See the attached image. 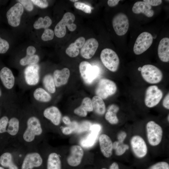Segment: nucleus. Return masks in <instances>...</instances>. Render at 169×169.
Segmentation results:
<instances>
[{"label":"nucleus","mask_w":169,"mask_h":169,"mask_svg":"<svg viewBox=\"0 0 169 169\" xmlns=\"http://www.w3.org/2000/svg\"><path fill=\"white\" fill-rule=\"evenodd\" d=\"M44 131L39 111L34 107L23 109L18 142L26 149L37 147L41 144Z\"/></svg>","instance_id":"f257e3e1"},{"label":"nucleus","mask_w":169,"mask_h":169,"mask_svg":"<svg viewBox=\"0 0 169 169\" xmlns=\"http://www.w3.org/2000/svg\"><path fill=\"white\" fill-rule=\"evenodd\" d=\"M44 163L41 144L38 146L27 149L20 166V169H36L42 167Z\"/></svg>","instance_id":"f03ea898"},{"label":"nucleus","mask_w":169,"mask_h":169,"mask_svg":"<svg viewBox=\"0 0 169 169\" xmlns=\"http://www.w3.org/2000/svg\"><path fill=\"white\" fill-rule=\"evenodd\" d=\"M75 20L74 15L69 12L66 13L56 25L54 29V33L59 38H62L65 35L67 26L69 30L74 31L76 29L77 26L74 23Z\"/></svg>","instance_id":"7ed1b4c3"},{"label":"nucleus","mask_w":169,"mask_h":169,"mask_svg":"<svg viewBox=\"0 0 169 169\" xmlns=\"http://www.w3.org/2000/svg\"><path fill=\"white\" fill-rule=\"evenodd\" d=\"M101 60L104 65L109 70L116 72L118 69L120 60L117 54L109 48L103 49L100 54Z\"/></svg>","instance_id":"20e7f679"},{"label":"nucleus","mask_w":169,"mask_h":169,"mask_svg":"<svg viewBox=\"0 0 169 169\" xmlns=\"http://www.w3.org/2000/svg\"><path fill=\"white\" fill-rule=\"evenodd\" d=\"M79 70L84 82L88 84L92 83L98 77L100 70L96 66H92L86 61L81 62L79 64Z\"/></svg>","instance_id":"39448f33"},{"label":"nucleus","mask_w":169,"mask_h":169,"mask_svg":"<svg viewBox=\"0 0 169 169\" xmlns=\"http://www.w3.org/2000/svg\"><path fill=\"white\" fill-rule=\"evenodd\" d=\"M117 90L115 83L109 79L103 78L99 81L95 92L96 95L102 99H106L115 94Z\"/></svg>","instance_id":"423d86ee"},{"label":"nucleus","mask_w":169,"mask_h":169,"mask_svg":"<svg viewBox=\"0 0 169 169\" xmlns=\"http://www.w3.org/2000/svg\"><path fill=\"white\" fill-rule=\"evenodd\" d=\"M141 73L143 79L147 82L155 84L160 82L162 79L163 74L156 67L151 64H146L141 69Z\"/></svg>","instance_id":"0eeeda50"},{"label":"nucleus","mask_w":169,"mask_h":169,"mask_svg":"<svg viewBox=\"0 0 169 169\" xmlns=\"http://www.w3.org/2000/svg\"><path fill=\"white\" fill-rule=\"evenodd\" d=\"M146 129L147 139L151 146H156L161 142L163 135L161 127L153 121H150L146 124Z\"/></svg>","instance_id":"6e6552de"},{"label":"nucleus","mask_w":169,"mask_h":169,"mask_svg":"<svg viewBox=\"0 0 169 169\" xmlns=\"http://www.w3.org/2000/svg\"><path fill=\"white\" fill-rule=\"evenodd\" d=\"M40 67L38 64L27 66L23 72V78L24 82L29 87L36 86L40 80Z\"/></svg>","instance_id":"1a4fd4ad"},{"label":"nucleus","mask_w":169,"mask_h":169,"mask_svg":"<svg viewBox=\"0 0 169 169\" xmlns=\"http://www.w3.org/2000/svg\"><path fill=\"white\" fill-rule=\"evenodd\" d=\"M153 38L150 33L144 32L137 37L134 45L133 51L136 55L140 54L146 51L151 46Z\"/></svg>","instance_id":"9d476101"},{"label":"nucleus","mask_w":169,"mask_h":169,"mask_svg":"<svg viewBox=\"0 0 169 169\" xmlns=\"http://www.w3.org/2000/svg\"><path fill=\"white\" fill-rule=\"evenodd\" d=\"M162 96V92L157 86H150L147 89L146 91L145 104L149 108L153 107L159 103Z\"/></svg>","instance_id":"9b49d317"},{"label":"nucleus","mask_w":169,"mask_h":169,"mask_svg":"<svg viewBox=\"0 0 169 169\" xmlns=\"http://www.w3.org/2000/svg\"><path fill=\"white\" fill-rule=\"evenodd\" d=\"M84 155V151L80 146H72L70 148V154L66 159L67 165L72 168H77L82 163Z\"/></svg>","instance_id":"f8f14e48"},{"label":"nucleus","mask_w":169,"mask_h":169,"mask_svg":"<svg viewBox=\"0 0 169 169\" xmlns=\"http://www.w3.org/2000/svg\"><path fill=\"white\" fill-rule=\"evenodd\" d=\"M112 24L115 31L119 36H122L126 34L129 27L127 16L121 13H117L114 17Z\"/></svg>","instance_id":"ddd939ff"},{"label":"nucleus","mask_w":169,"mask_h":169,"mask_svg":"<svg viewBox=\"0 0 169 169\" xmlns=\"http://www.w3.org/2000/svg\"><path fill=\"white\" fill-rule=\"evenodd\" d=\"M23 11V7L19 3H16L11 7L6 14L8 24L13 27L18 26L20 24L21 17Z\"/></svg>","instance_id":"4468645a"},{"label":"nucleus","mask_w":169,"mask_h":169,"mask_svg":"<svg viewBox=\"0 0 169 169\" xmlns=\"http://www.w3.org/2000/svg\"><path fill=\"white\" fill-rule=\"evenodd\" d=\"M131 144L132 151L138 157H144L147 152V148L144 140L140 136H133L131 140Z\"/></svg>","instance_id":"2eb2a0df"},{"label":"nucleus","mask_w":169,"mask_h":169,"mask_svg":"<svg viewBox=\"0 0 169 169\" xmlns=\"http://www.w3.org/2000/svg\"><path fill=\"white\" fill-rule=\"evenodd\" d=\"M0 79L6 89L10 90H14L15 84V78L9 68L4 66L1 69Z\"/></svg>","instance_id":"dca6fc26"},{"label":"nucleus","mask_w":169,"mask_h":169,"mask_svg":"<svg viewBox=\"0 0 169 169\" xmlns=\"http://www.w3.org/2000/svg\"><path fill=\"white\" fill-rule=\"evenodd\" d=\"M40 114L41 116L49 120L55 126H58L60 123L61 113L59 109L56 106H52L48 107L44 109L42 114Z\"/></svg>","instance_id":"f3484780"},{"label":"nucleus","mask_w":169,"mask_h":169,"mask_svg":"<svg viewBox=\"0 0 169 169\" xmlns=\"http://www.w3.org/2000/svg\"><path fill=\"white\" fill-rule=\"evenodd\" d=\"M99 46L98 41L95 38H91L85 41L81 48L80 54L86 59H90L95 54Z\"/></svg>","instance_id":"a211bd4d"},{"label":"nucleus","mask_w":169,"mask_h":169,"mask_svg":"<svg viewBox=\"0 0 169 169\" xmlns=\"http://www.w3.org/2000/svg\"><path fill=\"white\" fill-rule=\"evenodd\" d=\"M99 143L101 153L106 157H110L112 154L113 143L110 138L107 135L102 134L99 138Z\"/></svg>","instance_id":"6ab92c4d"},{"label":"nucleus","mask_w":169,"mask_h":169,"mask_svg":"<svg viewBox=\"0 0 169 169\" xmlns=\"http://www.w3.org/2000/svg\"><path fill=\"white\" fill-rule=\"evenodd\" d=\"M69 76L70 71L67 68H65L61 70H55L53 76L56 87H58L66 84Z\"/></svg>","instance_id":"aec40b11"},{"label":"nucleus","mask_w":169,"mask_h":169,"mask_svg":"<svg viewBox=\"0 0 169 169\" xmlns=\"http://www.w3.org/2000/svg\"><path fill=\"white\" fill-rule=\"evenodd\" d=\"M46 169H63L62 160L59 155L55 152L49 153L46 160Z\"/></svg>","instance_id":"412c9836"},{"label":"nucleus","mask_w":169,"mask_h":169,"mask_svg":"<svg viewBox=\"0 0 169 169\" xmlns=\"http://www.w3.org/2000/svg\"><path fill=\"white\" fill-rule=\"evenodd\" d=\"M132 11L136 14L142 13L146 17L150 18L154 15V12L151 9V6L144 1H138L134 4Z\"/></svg>","instance_id":"4be33fe9"},{"label":"nucleus","mask_w":169,"mask_h":169,"mask_svg":"<svg viewBox=\"0 0 169 169\" xmlns=\"http://www.w3.org/2000/svg\"><path fill=\"white\" fill-rule=\"evenodd\" d=\"M158 54L162 62L169 61V38H164L160 41L158 48Z\"/></svg>","instance_id":"5701e85b"},{"label":"nucleus","mask_w":169,"mask_h":169,"mask_svg":"<svg viewBox=\"0 0 169 169\" xmlns=\"http://www.w3.org/2000/svg\"><path fill=\"white\" fill-rule=\"evenodd\" d=\"M32 96L34 100L39 103H47L52 99V96L49 92L44 88L40 87L34 89Z\"/></svg>","instance_id":"b1692460"},{"label":"nucleus","mask_w":169,"mask_h":169,"mask_svg":"<svg viewBox=\"0 0 169 169\" xmlns=\"http://www.w3.org/2000/svg\"><path fill=\"white\" fill-rule=\"evenodd\" d=\"M93 110L97 114L102 115L104 114L106 111L105 103L102 98L95 95L91 100Z\"/></svg>","instance_id":"393cba45"},{"label":"nucleus","mask_w":169,"mask_h":169,"mask_svg":"<svg viewBox=\"0 0 169 169\" xmlns=\"http://www.w3.org/2000/svg\"><path fill=\"white\" fill-rule=\"evenodd\" d=\"M42 83L44 89L48 92L54 94L56 90L53 75L50 74L45 75L42 79Z\"/></svg>","instance_id":"a878e982"},{"label":"nucleus","mask_w":169,"mask_h":169,"mask_svg":"<svg viewBox=\"0 0 169 169\" xmlns=\"http://www.w3.org/2000/svg\"><path fill=\"white\" fill-rule=\"evenodd\" d=\"M52 21L48 16H46L44 18L39 17L33 24L34 28L36 29L41 28L46 29L48 28L51 25Z\"/></svg>","instance_id":"bb28decb"},{"label":"nucleus","mask_w":169,"mask_h":169,"mask_svg":"<svg viewBox=\"0 0 169 169\" xmlns=\"http://www.w3.org/2000/svg\"><path fill=\"white\" fill-rule=\"evenodd\" d=\"M98 134L90 132L85 138L81 141V145L85 148H89L93 146L95 144Z\"/></svg>","instance_id":"cd10ccee"},{"label":"nucleus","mask_w":169,"mask_h":169,"mask_svg":"<svg viewBox=\"0 0 169 169\" xmlns=\"http://www.w3.org/2000/svg\"><path fill=\"white\" fill-rule=\"evenodd\" d=\"M39 60V57L38 55L34 54L31 56L26 55L20 59L19 63L22 66H28L37 64Z\"/></svg>","instance_id":"c85d7f7f"},{"label":"nucleus","mask_w":169,"mask_h":169,"mask_svg":"<svg viewBox=\"0 0 169 169\" xmlns=\"http://www.w3.org/2000/svg\"><path fill=\"white\" fill-rule=\"evenodd\" d=\"M10 113L11 111L8 115H4L0 118V134H6V135L7 128Z\"/></svg>","instance_id":"c756f323"},{"label":"nucleus","mask_w":169,"mask_h":169,"mask_svg":"<svg viewBox=\"0 0 169 169\" xmlns=\"http://www.w3.org/2000/svg\"><path fill=\"white\" fill-rule=\"evenodd\" d=\"M65 52L69 56L73 58L77 56L79 54V50L74 43H73L66 49Z\"/></svg>","instance_id":"7c9ffc66"},{"label":"nucleus","mask_w":169,"mask_h":169,"mask_svg":"<svg viewBox=\"0 0 169 169\" xmlns=\"http://www.w3.org/2000/svg\"><path fill=\"white\" fill-rule=\"evenodd\" d=\"M116 114L113 111L107 110L105 115V118L110 124H116L119 121Z\"/></svg>","instance_id":"2f4dec72"},{"label":"nucleus","mask_w":169,"mask_h":169,"mask_svg":"<svg viewBox=\"0 0 169 169\" xmlns=\"http://www.w3.org/2000/svg\"><path fill=\"white\" fill-rule=\"evenodd\" d=\"M74 6L77 9L80 10L86 13H91L92 8L83 3L78 1L74 3Z\"/></svg>","instance_id":"473e14b6"},{"label":"nucleus","mask_w":169,"mask_h":169,"mask_svg":"<svg viewBox=\"0 0 169 169\" xmlns=\"http://www.w3.org/2000/svg\"><path fill=\"white\" fill-rule=\"evenodd\" d=\"M80 106L87 112L93 110L91 100L89 97H85L83 99Z\"/></svg>","instance_id":"72a5a7b5"},{"label":"nucleus","mask_w":169,"mask_h":169,"mask_svg":"<svg viewBox=\"0 0 169 169\" xmlns=\"http://www.w3.org/2000/svg\"><path fill=\"white\" fill-rule=\"evenodd\" d=\"M54 34V32L52 29L48 28L45 29L41 36V39L45 41L51 40L53 39Z\"/></svg>","instance_id":"f704fd0d"},{"label":"nucleus","mask_w":169,"mask_h":169,"mask_svg":"<svg viewBox=\"0 0 169 169\" xmlns=\"http://www.w3.org/2000/svg\"><path fill=\"white\" fill-rule=\"evenodd\" d=\"M9 48V44L8 42L0 36V54H5Z\"/></svg>","instance_id":"c9c22d12"},{"label":"nucleus","mask_w":169,"mask_h":169,"mask_svg":"<svg viewBox=\"0 0 169 169\" xmlns=\"http://www.w3.org/2000/svg\"><path fill=\"white\" fill-rule=\"evenodd\" d=\"M129 148V146L123 143H120L117 148L115 149L116 155L120 156L123 155Z\"/></svg>","instance_id":"e433bc0d"},{"label":"nucleus","mask_w":169,"mask_h":169,"mask_svg":"<svg viewBox=\"0 0 169 169\" xmlns=\"http://www.w3.org/2000/svg\"><path fill=\"white\" fill-rule=\"evenodd\" d=\"M148 169H169V165L166 162L161 161L153 165Z\"/></svg>","instance_id":"4c0bfd02"},{"label":"nucleus","mask_w":169,"mask_h":169,"mask_svg":"<svg viewBox=\"0 0 169 169\" xmlns=\"http://www.w3.org/2000/svg\"><path fill=\"white\" fill-rule=\"evenodd\" d=\"M91 123L88 121H84L78 125L77 130L78 132H81L90 130Z\"/></svg>","instance_id":"58836bf2"},{"label":"nucleus","mask_w":169,"mask_h":169,"mask_svg":"<svg viewBox=\"0 0 169 169\" xmlns=\"http://www.w3.org/2000/svg\"><path fill=\"white\" fill-rule=\"evenodd\" d=\"M17 1L28 11L30 12L33 9V6L31 0H18Z\"/></svg>","instance_id":"ea45409f"},{"label":"nucleus","mask_w":169,"mask_h":169,"mask_svg":"<svg viewBox=\"0 0 169 169\" xmlns=\"http://www.w3.org/2000/svg\"><path fill=\"white\" fill-rule=\"evenodd\" d=\"M32 3L41 8H45L49 5V3L46 0H32Z\"/></svg>","instance_id":"a19ab883"},{"label":"nucleus","mask_w":169,"mask_h":169,"mask_svg":"<svg viewBox=\"0 0 169 169\" xmlns=\"http://www.w3.org/2000/svg\"><path fill=\"white\" fill-rule=\"evenodd\" d=\"M74 112L77 115L83 117L86 116L87 114V112L80 106L74 110Z\"/></svg>","instance_id":"79ce46f5"},{"label":"nucleus","mask_w":169,"mask_h":169,"mask_svg":"<svg viewBox=\"0 0 169 169\" xmlns=\"http://www.w3.org/2000/svg\"><path fill=\"white\" fill-rule=\"evenodd\" d=\"M85 39L83 37H80L77 38L74 42L79 49H81L85 42Z\"/></svg>","instance_id":"37998d69"},{"label":"nucleus","mask_w":169,"mask_h":169,"mask_svg":"<svg viewBox=\"0 0 169 169\" xmlns=\"http://www.w3.org/2000/svg\"><path fill=\"white\" fill-rule=\"evenodd\" d=\"M101 129L100 125L99 124H94L91 125L90 130V132L98 135Z\"/></svg>","instance_id":"c03bdc74"},{"label":"nucleus","mask_w":169,"mask_h":169,"mask_svg":"<svg viewBox=\"0 0 169 169\" xmlns=\"http://www.w3.org/2000/svg\"><path fill=\"white\" fill-rule=\"evenodd\" d=\"M143 1L146 2L150 5L156 6L160 5L162 1L161 0H144Z\"/></svg>","instance_id":"a18cd8bd"},{"label":"nucleus","mask_w":169,"mask_h":169,"mask_svg":"<svg viewBox=\"0 0 169 169\" xmlns=\"http://www.w3.org/2000/svg\"><path fill=\"white\" fill-rule=\"evenodd\" d=\"M127 136L126 133L124 131H122L119 132L117 135L118 141L120 143H123Z\"/></svg>","instance_id":"49530a36"},{"label":"nucleus","mask_w":169,"mask_h":169,"mask_svg":"<svg viewBox=\"0 0 169 169\" xmlns=\"http://www.w3.org/2000/svg\"><path fill=\"white\" fill-rule=\"evenodd\" d=\"M36 52V48L34 46H29L27 48L26 55L30 56L33 55L35 54Z\"/></svg>","instance_id":"de8ad7c7"},{"label":"nucleus","mask_w":169,"mask_h":169,"mask_svg":"<svg viewBox=\"0 0 169 169\" xmlns=\"http://www.w3.org/2000/svg\"><path fill=\"white\" fill-rule=\"evenodd\" d=\"M62 133L65 135H69L72 133L74 131L70 126L63 127L61 129Z\"/></svg>","instance_id":"09e8293b"},{"label":"nucleus","mask_w":169,"mask_h":169,"mask_svg":"<svg viewBox=\"0 0 169 169\" xmlns=\"http://www.w3.org/2000/svg\"><path fill=\"white\" fill-rule=\"evenodd\" d=\"M163 106L167 109H169V94L168 93L164 97L163 101Z\"/></svg>","instance_id":"8fccbe9b"},{"label":"nucleus","mask_w":169,"mask_h":169,"mask_svg":"<svg viewBox=\"0 0 169 169\" xmlns=\"http://www.w3.org/2000/svg\"><path fill=\"white\" fill-rule=\"evenodd\" d=\"M119 107L117 105L112 104L110 105L108 108V110L113 111L117 113L119 110Z\"/></svg>","instance_id":"3c124183"},{"label":"nucleus","mask_w":169,"mask_h":169,"mask_svg":"<svg viewBox=\"0 0 169 169\" xmlns=\"http://www.w3.org/2000/svg\"><path fill=\"white\" fill-rule=\"evenodd\" d=\"M119 1V0H108L107 4L110 7H114L118 4Z\"/></svg>","instance_id":"603ef678"},{"label":"nucleus","mask_w":169,"mask_h":169,"mask_svg":"<svg viewBox=\"0 0 169 169\" xmlns=\"http://www.w3.org/2000/svg\"><path fill=\"white\" fill-rule=\"evenodd\" d=\"M63 122L66 125H69L71 122L70 118L67 116H64L62 118Z\"/></svg>","instance_id":"864d4df0"},{"label":"nucleus","mask_w":169,"mask_h":169,"mask_svg":"<svg viewBox=\"0 0 169 169\" xmlns=\"http://www.w3.org/2000/svg\"><path fill=\"white\" fill-rule=\"evenodd\" d=\"M109 169H119L118 164L116 162H113L109 166Z\"/></svg>","instance_id":"5fc2aeb1"},{"label":"nucleus","mask_w":169,"mask_h":169,"mask_svg":"<svg viewBox=\"0 0 169 169\" xmlns=\"http://www.w3.org/2000/svg\"><path fill=\"white\" fill-rule=\"evenodd\" d=\"M120 143L118 141H115L113 143V148L115 150L118 147Z\"/></svg>","instance_id":"6e6d98bb"},{"label":"nucleus","mask_w":169,"mask_h":169,"mask_svg":"<svg viewBox=\"0 0 169 169\" xmlns=\"http://www.w3.org/2000/svg\"><path fill=\"white\" fill-rule=\"evenodd\" d=\"M2 95V90L0 88V98L1 97Z\"/></svg>","instance_id":"4d7b16f0"},{"label":"nucleus","mask_w":169,"mask_h":169,"mask_svg":"<svg viewBox=\"0 0 169 169\" xmlns=\"http://www.w3.org/2000/svg\"><path fill=\"white\" fill-rule=\"evenodd\" d=\"M70 1L74 2V3L78 1V0H70Z\"/></svg>","instance_id":"13d9d810"},{"label":"nucleus","mask_w":169,"mask_h":169,"mask_svg":"<svg viewBox=\"0 0 169 169\" xmlns=\"http://www.w3.org/2000/svg\"><path fill=\"white\" fill-rule=\"evenodd\" d=\"M141 67H139L138 68V70L139 71H141Z\"/></svg>","instance_id":"bf43d9fd"},{"label":"nucleus","mask_w":169,"mask_h":169,"mask_svg":"<svg viewBox=\"0 0 169 169\" xmlns=\"http://www.w3.org/2000/svg\"><path fill=\"white\" fill-rule=\"evenodd\" d=\"M0 169H5L3 167H2L1 166H0Z\"/></svg>","instance_id":"052dcab7"},{"label":"nucleus","mask_w":169,"mask_h":169,"mask_svg":"<svg viewBox=\"0 0 169 169\" xmlns=\"http://www.w3.org/2000/svg\"><path fill=\"white\" fill-rule=\"evenodd\" d=\"M100 169H107L105 167H102Z\"/></svg>","instance_id":"680f3d73"},{"label":"nucleus","mask_w":169,"mask_h":169,"mask_svg":"<svg viewBox=\"0 0 169 169\" xmlns=\"http://www.w3.org/2000/svg\"><path fill=\"white\" fill-rule=\"evenodd\" d=\"M168 120L169 121V115H168Z\"/></svg>","instance_id":"e2e57ef3"},{"label":"nucleus","mask_w":169,"mask_h":169,"mask_svg":"<svg viewBox=\"0 0 169 169\" xmlns=\"http://www.w3.org/2000/svg\"><path fill=\"white\" fill-rule=\"evenodd\" d=\"M0 114H1V111H0Z\"/></svg>","instance_id":"0e129e2a"}]
</instances>
